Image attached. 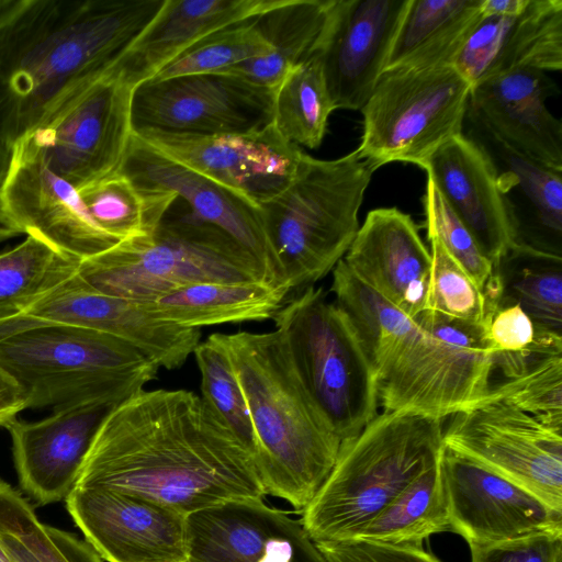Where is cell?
Here are the masks:
<instances>
[{"mask_svg":"<svg viewBox=\"0 0 562 562\" xmlns=\"http://www.w3.org/2000/svg\"><path fill=\"white\" fill-rule=\"evenodd\" d=\"M76 487L143 496L184 515L262 498L254 454L201 396L140 390L104 417Z\"/></svg>","mask_w":562,"mask_h":562,"instance_id":"cell-1","label":"cell"},{"mask_svg":"<svg viewBox=\"0 0 562 562\" xmlns=\"http://www.w3.org/2000/svg\"><path fill=\"white\" fill-rule=\"evenodd\" d=\"M165 0H0V134L12 146L109 71Z\"/></svg>","mask_w":562,"mask_h":562,"instance_id":"cell-2","label":"cell"},{"mask_svg":"<svg viewBox=\"0 0 562 562\" xmlns=\"http://www.w3.org/2000/svg\"><path fill=\"white\" fill-rule=\"evenodd\" d=\"M250 413L266 495L303 510L331 472L341 441L305 390L282 334H215Z\"/></svg>","mask_w":562,"mask_h":562,"instance_id":"cell-3","label":"cell"},{"mask_svg":"<svg viewBox=\"0 0 562 562\" xmlns=\"http://www.w3.org/2000/svg\"><path fill=\"white\" fill-rule=\"evenodd\" d=\"M0 363L23 389L27 408L119 404L156 378L158 367L112 336L26 317L0 321Z\"/></svg>","mask_w":562,"mask_h":562,"instance_id":"cell-4","label":"cell"},{"mask_svg":"<svg viewBox=\"0 0 562 562\" xmlns=\"http://www.w3.org/2000/svg\"><path fill=\"white\" fill-rule=\"evenodd\" d=\"M442 420L402 412L378 414L341 442L336 463L301 521L315 541L351 539L442 449Z\"/></svg>","mask_w":562,"mask_h":562,"instance_id":"cell-5","label":"cell"},{"mask_svg":"<svg viewBox=\"0 0 562 562\" xmlns=\"http://www.w3.org/2000/svg\"><path fill=\"white\" fill-rule=\"evenodd\" d=\"M372 173L357 150L331 160L304 153L290 183L259 205L277 280L290 292L313 285L344 258Z\"/></svg>","mask_w":562,"mask_h":562,"instance_id":"cell-6","label":"cell"},{"mask_svg":"<svg viewBox=\"0 0 562 562\" xmlns=\"http://www.w3.org/2000/svg\"><path fill=\"white\" fill-rule=\"evenodd\" d=\"M77 273L100 292L142 303L203 282L279 284L244 247L191 213L80 261Z\"/></svg>","mask_w":562,"mask_h":562,"instance_id":"cell-7","label":"cell"},{"mask_svg":"<svg viewBox=\"0 0 562 562\" xmlns=\"http://www.w3.org/2000/svg\"><path fill=\"white\" fill-rule=\"evenodd\" d=\"M311 398L341 442L378 415V378L342 311L322 288L285 300L272 317Z\"/></svg>","mask_w":562,"mask_h":562,"instance_id":"cell-8","label":"cell"},{"mask_svg":"<svg viewBox=\"0 0 562 562\" xmlns=\"http://www.w3.org/2000/svg\"><path fill=\"white\" fill-rule=\"evenodd\" d=\"M418 329L378 380L384 412L443 419L479 406L494 372L483 325L424 311Z\"/></svg>","mask_w":562,"mask_h":562,"instance_id":"cell-9","label":"cell"},{"mask_svg":"<svg viewBox=\"0 0 562 562\" xmlns=\"http://www.w3.org/2000/svg\"><path fill=\"white\" fill-rule=\"evenodd\" d=\"M471 90L452 64L385 69L361 109L356 150L373 171L393 161L423 169L442 144L463 134Z\"/></svg>","mask_w":562,"mask_h":562,"instance_id":"cell-10","label":"cell"},{"mask_svg":"<svg viewBox=\"0 0 562 562\" xmlns=\"http://www.w3.org/2000/svg\"><path fill=\"white\" fill-rule=\"evenodd\" d=\"M133 87L113 69L74 92L24 136L76 190L120 170L132 137Z\"/></svg>","mask_w":562,"mask_h":562,"instance_id":"cell-11","label":"cell"},{"mask_svg":"<svg viewBox=\"0 0 562 562\" xmlns=\"http://www.w3.org/2000/svg\"><path fill=\"white\" fill-rule=\"evenodd\" d=\"M273 89L224 74L148 79L132 92L133 134L232 135L272 124Z\"/></svg>","mask_w":562,"mask_h":562,"instance_id":"cell-12","label":"cell"},{"mask_svg":"<svg viewBox=\"0 0 562 562\" xmlns=\"http://www.w3.org/2000/svg\"><path fill=\"white\" fill-rule=\"evenodd\" d=\"M442 445L562 513V430L510 406L485 403L451 416Z\"/></svg>","mask_w":562,"mask_h":562,"instance_id":"cell-13","label":"cell"},{"mask_svg":"<svg viewBox=\"0 0 562 562\" xmlns=\"http://www.w3.org/2000/svg\"><path fill=\"white\" fill-rule=\"evenodd\" d=\"M409 0H327L311 57L334 108L361 110L383 72Z\"/></svg>","mask_w":562,"mask_h":562,"instance_id":"cell-14","label":"cell"},{"mask_svg":"<svg viewBox=\"0 0 562 562\" xmlns=\"http://www.w3.org/2000/svg\"><path fill=\"white\" fill-rule=\"evenodd\" d=\"M439 463L450 531L469 547L562 532V513L513 481L443 445Z\"/></svg>","mask_w":562,"mask_h":562,"instance_id":"cell-15","label":"cell"},{"mask_svg":"<svg viewBox=\"0 0 562 562\" xmlns=\"http://www.w3.org/2000/svg\"><path fill=\"white\" fill-rule=\"evenodd\" d=\"M66 507L85 540L108 562H187V515L149 498L75 487Z\"/></svg>","mask_w":562,"mask_h":562,"instance_id":"cell-16","label":"cell"},{"mask_svg":"<svg viewBox=\"0 0 562 562\" xmlns=\"http://www.w3.org/2000/svg\"><path fill=\"white\" fill-rule=\"evenodd\" d=\"M15 317L67 324L112 336L167 370L182 367L201 337L198 328L158 317L147 303L93 289L77 272Z\"/></svg>","mask_w":562,"mask_h":562,"instance_id":"cell-17","label":"cell"},{"mask_svg":"<svg viewBox=\"0 0 562 562\" xmlns=\"http://www.w3.org/2000/svg\"><path fill=\"white\" fill-rule=\"evenodd\" d=\"M151 147L259 207L282 191L304 154L273 127L232 135L134 134Z\"/></svg>","mask_w":562,"mask_h":562,"instance_id":"cell-18","label":"cell"},{"mask_svg":"<svg viewBox=\"0 0 562 562\" xmlns=\"http://www.w3.org/2000/svg\"><path fill=\"white\" fill-rule=\"evenodd\" d=\"M0 196L25 235L35 234L79 261L117 245L95 225L77 190L46 166L26 137L10 150Z\"/></svg>","mask_w":562,"mask_h":562,"instance_id":"cell-19","label":"cell"},{"mask_svg":"<svg viewBox=\"0 0 562 562\" xmlns=\"http://www.w3.org/2000/svg\"><path fill=\"white\" fill-rule=\"evenodd\" d=\"M189 562H327L301 519L262 498L188 515Z\"/></svg>","mask_w":562,"mask_h":562,"instance_id":"cell-20","label":"cell"},{"mask_svg":"<svg viewBox=\"0 0 562 562\" xmlns=\"http://www.w3.org/2000/svg\"><path fill=\"white\" fill-rule=\"evenodd\" d=\"M116 404L88 402L54 409L37 422L9 423L14 467L22 491L37 506L66 499L106 414Z\"/></svg>","mask_w":562,"mask_h":562,"instance_id":"cell-21","label":"cell"},{"mask_svg":"<svg viewBox=\"0 0 562 562\" xmlns=\"http://www.w3.org/2000/svg\"><path fill=\"white\" fill-rule=\"evenodd\" d=\"M120 170L140 189L183 200L194 217L227 234L279 283L259 210L247 199L177 162L134 134Z\"/></svg>","mask_w":562,"mask_h":562,"instance_id":"cell-22","label":"cell"},{"mask_svg":"<svg viewBox=\"0 0 562 562\" xmlns=\"http://www.w3.org/2000/svg\"><path fill=\"white\" fill-rule=\"evenodd\" d=\"M464 124L493 169L514 244L562 257V172L509 148L469 105Z\"/></svg>","mask_w":562,"mask_h":562,"instance_id":"cell-23","label":"cell"},{"mask_svg":"<svg viewBox=\"0 0 562 562\" xmlns=\"http://www.w3.org/2000/svg\"><path fill=\"white\" fill-rule=\"evenodd\" d=\"M342 261L408 316L416 318L426 311L431 254L413 218L397 207L370 211Z\"/></svg>","mask_w":562,"mask_h":562,"instance_id":"cell-24","label":"cell"},{"mask_svg":"<svg viewBox=\"0 0 562 562\" xmlns=\"http://www.w3.org/2000/svg\"><path fill=\"white\" fill-rule=\"evenodd\" d=\"M555 92L544 71L514 69L475 83L469 108L509 148L562 172V123L546 106Z\"/></svg>","mask_w":562,"mask_h":562,"instance_id":"cell-25","label":"cell"},{"mask_svg":"<svg viewBox=\"0 0 562 562\" xmlns=\"http://www.w3.org/2000/svg\"><path fill=\"white\" fill-rule=\"evenodd\" d=\"M452 65L472 87L514 69L562 68V0H530L515 16L482 14Z\"/></svg>","mask_w":562,"mask_h":562,"instance_id":"cell-26","label":"cell"},{"mask_svg":"<svg viewBox=\"0 0 562 562\" xmlns=\"http://www.w3.org/2000/svg\"><path fill=\"white\" fill-rule=\"evenodd\" d=\"M423 169L496 271L514 241L493 169L483 151L463 133L442 144Z\"/></svg>","mask_w":562,"mask_h":562,"instance_id":"cell-27","label":"cell"},{"mask_svg":"<svg viewBox=\"0 0 562 562\" xmlns=\"http://www.w3.org/2000/svg\"><path fill=\"white\" fill-rule=\"evenodd\" d=\"M282 1L165 0L159 12L111 69L135 88L200 40L252 19Z\"/></svg>","mask_w":562,"mask_h":562,"instance_id":"cell-28","label":"cell"},{"mask_svg":"<svg viewBox=\"0 0 562 562\" xmlns=\"http://www.w3.org/2000/svg\"><path fill=\"white\" fill-rule=\"evenodd\" d=\"M290 290L268 282H203L147 303L158 317L187 328L272 318Z\"/></svg>","mask_w":562,"mask_h":562,"instance_id":"cell-29","label":"cell"},{"mask_svg":"<svg viewBox=\"0 0 562 562\" xmlns=\"http://www.w3.org/2000/svg\"><path fill=\"white\" fill-rule=\"evenodd\" d=\"M482 1L409 0L384 70L452 64L481 16Z\"/></svg>","mask_w":562,"mask_h":562,"instance_id":"cell-30","label":"cell"},{"mask_svg":"<svg viewBox=\"0 0 562 562\" xmlns=\"http://www.w3.org/2000/svg\"><path fill=\"white\" fill-rule=\"evenodd\" d=\"M327 0H283L255 16L270 52L234 67L235 75L257 86L274 89L289 70L307 60L322 31Z\"/></svg>","mask_w":562,"mask_h":562,"instance_id":"cell-31","label":"cell"},{"mask_svg":"<svg viewBox=\"0 0 562 562\" xmlns=\"http://www.w3.org/2000/svg\"><path fill=\"white\" fill-rule=\"evenodd\" d=\"M330 291L348 318L379 378L392 366L418 329L408 316L358 279L342 259L333 269Z\"/></svg>","mask_w":562,"mask_h":562,"instance_id":"cell-32","label":"cell"},{"mask_svg":"<svg viewBox=\"0 0 562 562\" xmlns=\"http://www.w3.org/2000/svg\"><path fill=\"white\" fill-rule=\"evenodd\" d=\"M77 192L95 225L117 244L150 236L177 201L173 194L138 188L121 170Z\"/></svg>","mask_w":562,"mask_h":562,"instance_id":"cell-33","label":"cell"},{"mask_svg":"<svg viewBox=\"0 0 562 562\" xmlns=\"http://www.w3.org/2000/svg\"><path fill=\"white\" fill-rule=\"evenodd\" d=\"M445 531H450V519L438 458L389 503L356 538L393 544L422 546L430 536Z\"/></svg>","mask_w":562,"mask_h":562,"instance_id":"cell-34","label":"cell"},{"mask_svg":"<svg viewBox=\"0 0 562 562\" xmlns=\"http://www.w3.org/2000/svg\"><path fill=\"white\" fill-rule=\"evenodd\" d=\"M79 263L32 233L19 245L0 252V321L23 313L74 276Z\"/></svg>","mask_w":562,"mask_h":562,"instance_id":"cell-35","label":"cell"},{"mask_svg":"<svg viewBox=\"0 0 562 562\" xmlns=\"http://www.w3.org/2000/svg\"><path fill=\"white\" fill-rule=\"evenodd\" d=\"M496 273L499 299L517 303L536 323L562 334V257L514 244Z\"/></svg>","mask_w":562,"mask_h":562,"instance_id":"cell-36","label":"cell"},{"mask_svg":"<svg viewBox=\"0 0 562 562\" xmlns=\"http://www.w3.org/2000/svg\"><path fill=\"white\" fill-rule=\"evenodd\" d=\"M335 110L324 75L314 57L286 72L273 89L272 125L286 140L317 148Z\"/></svg>","mask_w":562,"mask_h":562,"instance_id":"cell-37","label":"cell"},{"mask_svg":"<svg viewBox=\"0 0 562 562\" xmlns=\"http://www.w3.org/2000/svg\"><path fill=\"white\" fill-rule=\"evenodd\" d=\"M494 371L516 378L552 356L562 355V334L536 323L517 304L498 299L483 324Z\"/></svg>","mask_w":562,"mask_h":562,"instance_id":"cell-38","label":"cell"},{"mask_svg":"<svg viewBox=\"0 0 562 562\" xmlns=\"http://www.w3.org/2000/svg\"><path fill=\"white\" fill-rule=\"evenodd\" d=\"M193 355L201 374V397L255 457L250 413L227 350L213 334Z\"/></svg>","mask_w":562,"mask_h":562,"instance_id":"cell-39","label":"cell"},{"mask_svg":"<svg viewBox=\"0 0 562 562\" xmlns=\"http://www.w3.org/2000/svg\"><path fill=\"white\" fill-rule=\"evenodd\" d=\"M0 526L16 536L41 562H103L85 539L41 522L30 502L2 479Z\"/></svg>","mask_w":562,"mask_h":562,"instance_id":"cell-40","label":"cell"},{"mask_svg":"<svg viewBox=\"0 0 562 562\" xmlns=\"http://www.w3.org/2000/svg\"><path fill=\"white\" fill-rule=\"evenodd\" d=\"M269 52L270 46L260 34L252 18L200 40L153 78L166 79L183 75L224 72L231 67L261 57Z\"/></svg>","mask_w":562,"mask_h":562,"instance_id":"cell-41","label":"cell"},{"mask_svg":"<svg viewBox=\"0 0 562 562\" xmlns=\"http://www.w3.org/2000/svg\"><path fill=\"white\" fill-rule=\"evenodd\" d=\"M501 403L562 430V355L543 359L525 373L493 383L480 404Z\"/></svg>","mask_w":562,"mask_h":562,"instance_id":"cell-42","label":"cell"},{"mask_svg":"<svg viewBox=\"0 0 562 562\" xmlns=\"http://www.w3.org/2000/svg\"><path fill=\"white\" fill-rule=\"evenodd\" d=\"M431 276L426 311L482 326L495 303L450 256L439 239L428 235Z\"/></svg>","mask_w":562,"mask_h":562,"instance_id":"cell-43","label":"cell"},{"mask_svg":"<svg viewBox=\"0 0 562 562\" xmlns=\"http://www.w3.org/2000/svg\"><path fill=\"white\" fill-rule=\"evenodd\" d=\"M423 201L427 236L437 237L477 286L493 301L498 300L499 282L493 263L429 178Z\"/></svg>","mask_w":562,"mask_h":562,"instance_id":"cell-44","label":"cell"},{"mask_svg":"<svg viewBox=\"0 0 562 562\" xmlns=\"http://www.w3.org/2000/svg\"><path fill=\"white\" fill-rule=\"evenodd\" d=\"M327 562H441L423 546L363 538L315 542Z\"/></svg>","mask_w":562,"mask_h":562,"instance_id":"cell-45","label":"cell"},{"mask_svg":"<svg viewBox=\"0 0 562 562\" xmlns=\"http://www.w3.org/2000/svg\"><path fill=\"white\" fill-rule=\"evenodd\" d=\"M471 562H562V532L470 546Z\"/></svg>","mask_w":562,"mask_h":562,"instance_id":"cell-46","label":"cell"},{"mask_svg":"<svg viewBox=\"0 0 562 562\" xmlns=\"http://www.w3.org/2000/svg\"><path fill=\"white\" fill-rule=\"evenodd\" d=\"M26 408L27 400L23 389L0 363V426L5 427Z\"/></svg>","mask_w":562,"mask_h":562,"instance_id":"cell-47","label":"cell"},{"mask_svg":"<svg viewBox=\"0 0 562 562\" xmlns=\"http://www.w3.org/2000/svg\"><path fill=\"white\" fill-rule=\"evenodd\" d=\"M530 0H483L482 14L515 16L524 12Z\"/></svg>","mask_w":562,"mask_h":562,"instance_id":"cell-48","label":"cell"},{"mask_svg":"<svg viewBox=\"0 0 562 562\" xmlns=\"http://www.w3.org/2000/svg\"><path fill=\"white\" fill-rule=\"evenodd\" d=\"M24 234L23 229L7 212L0 196V241Z\"/></svg>","mask_w":562,"mask_h":562,"instance_id":"cell-49","label":"cell"},{"mask_svg":"<svg viewBox=\"0 0 562 562\" xmlns=\"http://www.w3.org/2000/svg\"><path fill=\"white\" fill-rule=\"evenodd\" d=\"M10 161V151L5 147L0 134V189L5 178Z\"/></svg>","mask_w":562,"mask_h":562,"instance_id":"cell-50","label":"cell"},{"mask_svg":"<svg viewBox=\"0 0 562 562\" xmlns=\"http://www.w3.org/2000/svg\"><path fill=\"white\" fill-rule=\"evenodd\" d=\"M0 562H11L9 557L7 555L4 549L0 544Z\"/></svg>","mask_w":562,"mask_h":562,"instance_id":"cell-51","label":"cell"},{"mask_svg":"<svg viewBox=\"0 0 562 562\" xmlns=\"http://www.w3.org/2000/svg\"><path fill=\"white\" fill-rule=\"evenodd\" d=\"M187 562H189V561H187Z\"/></svg>","mask_w":562,"mask_h":562,"instance_id":"cell-52","label":"cell"}]
</instances>
